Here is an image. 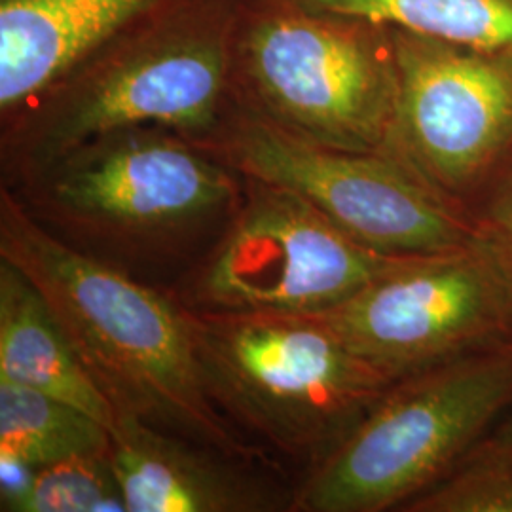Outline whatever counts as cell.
<instances>
[{"label": "cell", "mask_w": 512, "mask_h": 512, "mask_svg": "<svg viewBox=\"0 0 512 512\" xmlns=\"http://www.w3.org/2000/svg\"><path fill=\"white\" fill-rule=\"evenodd\" d=\"M298 8L476 48L512 50V0H298Z\"/></svg>", "instance_id": "cell-14"}, {"label": "cell", "mask_w": 512, "mask_h": 512, "mask_svg": "<svg viewBox=\"0 0 512 512\" xmlns=\"http://www.w3.org/2000/svg\"><path fill=\"white\" fill-rule=\"evenodd\" d=\"M110 431L50 395L0 382V459L40 469L67 459L110 456Z\"/></svg>", "instance_id": "cell-15"}, {"label": "cell", "mask_w": 512, "mask_h": 512, "mask_svg": "<svg viewBox=\"0 0 512 512\" xmlns=\"http://www.w3.org/2000/svg\"><path fill=\"white\" fill-rule=\"evenodd\" d=\"M494 437L495 439L503 440V442H509V444H512V406L509 408V412L505 414L503 421L499 423V427H497Z\"/></svg>", "instance_id": "cell-19"}, {"label": "cell", "mask_w": 512, "mask_h": 512, "mask_svg": "<svg viewBox=\"0 0 512 512\" xmlns=\"http://www.w3.org/2000/svg\"><path fill=\"white\" fill-rule=\"evenodd\" d=\"M406 512H512V444L476 442L452 471L403 507Z\"/></svg>", "instance_id": "cell-16"}, {"label": "cell", "mask_w": 512, "mask_h": 512, "mask_svg": "<svg viewBox=\"0 0 512 512\" xmlns=\"http://www.w3.org/2000/svg\"><path fill=\"white\" fill-rule=\"evenodd\" d=\"M315 317L355 355L399 382L512 344V281L476 239L452 253L401 258Z\"/></svg>", "instance_id": "cell-8"}, {"label": "cell", "mask_w": 512, "mask_h": 512, "mask_svg": "<svg viewBox=\"0 0 512 512\" xmlns=\"http://www.w3.org/2000/svg\"><path fill=\"white\" fill-rule=\"evenodd\" d=\"M0 258L44 296L118 414L230 458L251 463L258 456L213 401L179 300L69 245L6 188L0 194Z\"/></svg>", "instance_id": "cell-1"}, {"label": "cell", "mask_w": 512, "mask_h": 512, "mask_svg": "<svg viewBox=\"0 0 512 512\" xmlns=\"http://www.w3.org/2000/svg\"><path fill=\"white\" fill-rule=\"evenodd\" d=\"M33 171L27 209L44 226L124 253L230 219L243 196L230 165L143 128L103 135Z\"/></svg>", "instance_id": "cell-4"}, {"label": "cell", "mask_w": 512, "mask_h": 512, "mask_svg": "<svg viewBox=\"0 0 512 512\" xmlns=\"http://www.w3.org/2000/svg\"><path fill=\"white\" fill-rule=\"evenodd\" d=\"M167 0H0V109L35 105Z\"/></svg>", "instance_id": "cell-12"}, {"label": "cell", "mask_w": 512, "mask_h": 512, "mask_svg": "<svg viewBox=\"0 0 512 512\" xmlns=\"http://www.w3.org/2000/svg\"><path fill=\"white\" fill-rule=\"evenodd\" d=\"M186 313L220 410L310 467L395 384L315 315Z\"/></svg>", "instance_id": "cell-2"}, {"label": "cell", "mask_w": 512, "mask_h": 512, "mask_svg": "<svg viewBox=\"0 0 512 512\" xmlns=\"http://www.w3.org/2000/svg\"><path fill=\"white\" fill-rule=\"evenodd\" d=\"M475 222L478 241L494 255L512 281V169Z\"/></svg>", "instance_id": "cell-18"}, {"label": "cell", "mask_w": 512, "mask_h": 512, "mask_svg": "<svg viewBox=\"0 0 512 512\" xmlns=\"http://www.w3.org/2000/svg\"><path fill=\"white\" fill-rule=\"evenodd\" d=\"M110 467L126 512H262L281 509L264 480L241 459L118 414L110 431Z\"/></svg>", "instance_id": "cell-11"}, {"label": "cell", "mask_w": 512, "mask_h": 512, "mask_svg": "<svg viewBox=\"0 0 512 512\" xmlns=\"http://www.w3.org/2000/svg\"><path fill=\"white\" fill-rule=\"evenodd\" d=\"M8 512H126V501L110 456H93L40 467Z\"/></svg>", "instance_id": "cell-17"}, {"label": "cell", "mask_w": 512, "mask_h": 512, "mask_svg": "<svg viewBox=\"0 0 512 512\" xmlns=\"http://www.w3.org/2000/svg\"><path fill=\"white\" fill-rule=\"evenodd\" d=\"M243 179L236 213L181 293L190 310L315 315L404 258L368 249L283 186Z\"/></svg>", "instance_id": "cell-6"}, {"label": "cell", "mask_w": 512, "mask_h": 512, "mask_svg": "<svg viewBox=\"0 0 512 512\" xmlns=\"http://www.w3.org/2000/svg\"><path fill=\"white\" fill-rule=\"evenodd\" d=\"M219 150L241 177L291 190L382 255H442L478 239L475 219L391 150L325 147L258 112L241 116Z\"/></svg>", "instance_id": "cell-5"}, {"label": "cell", "mask_w": 512, "mask_h": 512, "mask_svg": "<svg viewBox=\"0 0 512 512\" xmlns=\"http://www.w3.org/2000/svg\"><path fill=\"white\" fill-rule=\"evenodd\" d=\"M511 406L512 344L403 378L311 465L289 511L404 507L448 475Z\"/></svg>", "instance_id": "cell-3"}, {"label": "cell", "mask_w": 512, "mask_h": 512, "mask_svg": "<svg viewBox=\"0 0 512 512\" xmlns=\"http://www.w3.org/2000/svg\"><path fill=\"white\" fill-rule=\"evenodd\" d=\"M0 382L50 395L101 421L118 412L78 359L37 287L0 258Z\"/></svg>", "instance_id": "cell-13"}, {"label": "cell", "mask_w": 512, "mask_h": 512, "mask_svg": "<svg viewBox=\"0 0 512 512\" xmlns=\"http://www.w3.org/2000/svg\"><path fill=\"white\" fill-rule=\"evenodd\" d=\"M228 84L220 42L188 40L74 74L21 110L14 133L29 171L124 129L213 128Z\"/></svg>", "instance_id": "cell-10"}, {"label": "cell", "mask_w": 512, "mask_h": 512, "mask_svg": "<svg viewBox=\"0 0 512 512\" xmlns=\"http://www.w3.org/2000/svg\"><path fill=\"white\" fill-rule=\"evenodd\" d=\"M387 31L397 73L393 152L446 196H461L512 147V50Z\"/></svg>", "instance_id": "cell-9"}, {"label": "cell", "mask_w": 512, "mask_h": 512, "mask_svg": "<svg viewBox=\"0 0 512 512\" xmlns=\"http://www.w3.org/2000/svg\"><path fill=\"white\" fill-rule=\"evenodd\" d=\"M298 8L260 21L247 46L258 114L340 150H391L397 73L389 31Z\"/></svg>", "instance_id": "cell-7"}]
</instances>
